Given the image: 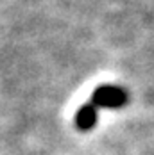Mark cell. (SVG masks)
<instances>
[{"label":"cell","instance_id":"1","mask_svg":"<svg viewBox=\"0 0 154 155\" xmlns=\"http://www.w3.org/2000/svg\"><path fill=\"white\" fill-rule=\"evenodd\" d=\"M90 102L97 109H120L129 102V93L122 86L104 84V86H99L92 93Z\"/></svg>","mask_w":154,"mask_h":155},{"label":"cell","instance_id":"2","mask_svg":"<svg viewBox=\"0 0 154 155\" xmlns=\"http://www.w3.org/2000/svg\"><path fill=\"white\" fill-rule=\"evenodd\" d=\"M97 114H99V109L95 107L92 102L84 104L75 114V127L79 130L88 132L90 128H93V125L97 123Z\"/></svg>","mask_w":154,"mask_h":155}]
</instances>
